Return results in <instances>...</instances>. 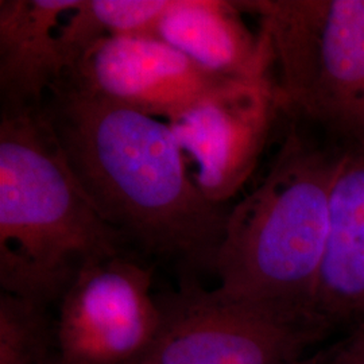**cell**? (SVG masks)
<instances>
[{
    "mask_svg": "<svg viewBox=\"0 0 364 364\" xmlns=\"http://www.w3.org/2000/svg\"><path fill=\"white\" fill-rule=\"evenodd\" d=\"M41 111L108 225L149 252L213 273L230 210L198 189L166 120L92 95L65 77Z\"/></svg>",
    "mask_w": 364,
    "mask_h": 364,
    "instance_id": "cell-1",
    "label": "cell"
},
{
    "mask_svg": "<svg viewBox=\"0 0 364 364\" xmlns=\"http://www.w3.org/2000/svg\"><path fill=\"white\" fill-rule=\"evenodd\" d=\"M124 239L80 186L41 109L0 115V285L46 306Z\"/></svg>",
    "mask_w": 364,
    "mask_h": 364,
    "instance_id": "cell-2",
    "label": "cell"
},
{
    "mask_svg": "<svg viewBox=\"0 0 364 364\" xmlns=\"http://www.w3.org/2000/svg\"><path fill=\"white\" fill-rule=\"evenodd\" d=\"M338 156L291 132L259 185L228 212L213 273L220 293L314 317Z\"/></svg>",
    "mask_w": 364,
    "mask_h": 364,
    "instance_id": "cell-3",
    "label": "cell"
},
{
    "mask_svg": "<svg viewBox=\"0 0 364 364\" xmlns=\"http://www.w3.org/2000/svg\"><path fill=\"white\" fill-rule=\"evenodd\" d=\"M273 50L282 111L364 146V0H243Z\"/></svg>",
    "mask_w": 364,
    "mask_h": 364,
    "instance_id": "cell-4",
    "label": "cell"
},
{
    "mask_svg": "<svg viewBox=\"0 0 364 364\" xmlns=\"http://www.w3.org/2000/svg\"><path fill=\"white\" fill-rule=\"evenodd\" d=\"M162 323L141 364H301L329 332L312 317L186 284L156 296Z\"/></svg>",
    "mask_w": 364,
    "mask_h": 364,
    "instance_id": "cell-5",
    "label": "cell"
},
{
    "mask_svg": "<svg viewBox=\"0 0 364 364\" xmlns=\"http://www.w3.org/2000/svg\"><path fill=\"white\" fill-rule=\"evenodd\" d=\"M161 323L151 270L122 255L90 263L60 299V364H141Z\"/></svg>",
    "mask_w": 364,
    "mask_h": 364,
    "instance_id": "cell-6",
    "label": "cell"
},
{
    "mask_svg": "<svg viewBox=\"0 0 364 364\" xmlns=\"http://www.w3.org/2000/svg\"><path fill=\"white\" fill-rule=\"evenodd\" d=\"M279 111L274 78L224 80L166 120L212 204L224 205L247 182Z\"/></svg>",
    "mask_w": 364,
    "mask_h": 364,
    "instance_id": "cell-7",
    "label": "cell"
},
{
    "mask_svg": "<svg viewBox=\"0 0 364 364\" xmlns=\"http://www.w3.org/2000/svg\"><path fill=\"white\" fill-rule=\"evenodd\" d=\"M65 78L92 95L165 120L224 81L154 34L105 39Z\"/></svg>",
    "mask_w": 364,
    "mask_h": 364,
    "instance_id": "cell-8",
    "label": "cell"
},
{
    "mask_svg": "<svg viewBox=\"0 0 364 364\" xmlns=\"http://www.w3.org/2000/svg\"><path fill=\"white\" fill-rule=\"evenodd\" d=\"M313 313L329 335L364 326V146L338 156Z\"/></svg>",
    "mask_w": 364,
    "mask_h": 364,
    "instance_id": "cell-9",
    "label": "cell"
},
{
    "mask_svg": "<svg viewBox=\"0 0 364 364\" xmlns=\"http://www.w3.org/2000/svg\"><path fill=\"white\" fill-rule=\"evenodd\" d=\"M153 34L213 77L274 78L270 41L247 26L237 1L170 0Z\"/></svg>",
    "mask_w": 364,
    "mask_h": 364,
    "instance_id": "cell-10",
    "label": "cell"
},
{
    "mask_svg": "<svg viewBox=\"0 0 364 364\" xmlns=\"http://www.w3.org/2000/svg\"><path fill=\"white\" fill-rule=\"evenodd\" d=\"M78 0L0 1L1 109H41L53 87L65 77L58 26Z\"/></svg>",
    "mask_w": 364,
    "mask_h": 364,
    "instance_id": "cell-11",
    "label": "cell"
},
{
    "mask_svg": "<svg viewBox=\"0 0 364 364\" xmlns=\"http://www.w3.org/2000/svg\"><path fill=\"white\" fill-rule=\"evenodd\" d=\"M170 0H78L57 38L69 75L97 43L111 37L153 34Z\"/></svg>",
    "mask_w": 364,
    "mask_h": 364,
    "instance_id": "cell-12",
    "label": "cell"
},
{
    "mask_svg": "<svg viewBox=\"0 0 364 364\" xmlns=\"http://www.w3.org/2000/svg\"><path fill=\"white\" fill-rule=\"evenodd\" d=\"M0 364H60L43 305L1 293Z\"/></svg>",
    "mask_w": 364,
    "mask_h": 364,
    "instance_id": "cell-13",
    "label": "cell"
},
{
    "mask_svg": "<svg viewBox=\"0 0 364 364\" xmlns=\"http://www.w3.org/2000/svg\"><path fill=\"white\" fill-rule=\"evenodd\" d=\"M302 364H364V326L347 332L328 351L316 355Z\"/></svg>",
    "mask_w": 364,
    "mask_h": 364,
    "instance_id": "cell-14",
    "label": "cell"
}]
</instances>
